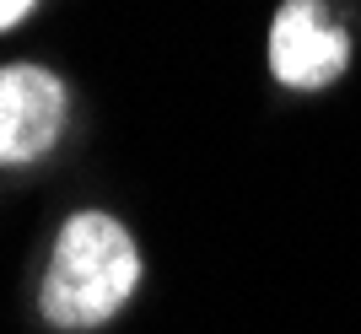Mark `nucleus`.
Segmentation results:
<instances>
[{"mask_svg": "<svg viewBox=\"0 0 361 334\" xmlns=\"http://www.w3.org/2000/svg\"><path fill=\"white\" fill-rule=\"evenodd\" d=\"M140 286V248L135 237L103 211H81L71 216L54 237V254H49L44 270V291H38V307L44 318L65 334L97 329L119 313Z\"/></svg>", "mask_w": 361, "mask_h": 334, "instance_id": "1", "label": "nucleus"}, {"mask_svg": "<svg viewBox=\"0 0 361 334\" xmlns=\"http://www.w3.org/2000/svg\"><path fill=\"white\" fill-rule=\"evenodd\" d=\"M350 60L345 27L324 11V0H286L270 22V70L297 92L329 87Z\"/></svg>", "mask_w": 361, "mask_h": 334, "instance_id": "2", "label": "nucleus"}, {"mask_svg": "<svg viewBox=\"0 0 361 334\" xmlns=\"http://www.w3.org/2000/svg\"><path fill=\"white\" fill-rule=\"evenodd\" d=\"M65 130V81L44 65L0 70V167H27Z\"/></svg>", "mask_w": 361, "mask_h": 334, "instance_id": "3", "label": "nucleus"}, {"mask_svg": "<svg viewBox=\"0 0 361 334\" xmlns=\"http://www.w3.org/2000/svg\"><path fill=\"white\" fill-rule=\"evenodd\" d=\"M32 6H38V0H0V32H6V27H16V22H22V16L32 11Z\"/></svg>", "mask_w": 361, "mask_h": 334, "instance_id": "4", "label": "nucleus"}]
</instances>
